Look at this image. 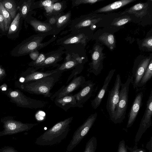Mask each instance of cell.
Segmentation results:
<instances>
[{"mask_svg": "<svg viewBox=\"0 0 152 152\" xmlns=\"http://www.w3.org/2000/svg\"><path fill=\"white\" fill-rule=\"evenodd\" d=\"M152 89L146 102V109L140 124L139 127L134 139L135 145L141 138L146 130L152 125Z\"/></svg>", "mask_w": 152, "mask_h": 152, "instance_id": "9c48e42d", "label": "cell"}, {"mask_svg": "<svg viewBox=\"0 0 152 152\" xmlns=\"http://www.w3.org/2000/svg\"><path fill=\"white\" fill-rule=\"evenodd\" d=\"M2 1L4 8L10 14L12 20L17 14L18 10L15 2L13 0H3Z\"/></svg>", "mask_w": 152, "mask_h": 152, "instance_id": "484cf974", "label": "cell"}, {"mask_svg": "<svg viewBox=\"0 0 152 152\" xmlns=\"http://www.w3.org/2000/svg\"><path fill=\"white\" fill-rule=\"evenodd\" d=\"M0 29L3 32H5L4 20L3 16L0 12Z\"/></svg>", "mask_w": 152, "mask_h": 152, "instance_id": "60d3db41", "label": "cell"}, {"mask_svg": "<svg viewBox=\"0 0 152 152\" xmlns=\"http://www.w3.org/2000/svg\"><path fill=\"white\" fill-rule=\"evenodd\" d=\"M133 77L129 76L126 81L121 84L119 93V99L113 122L115 124L121 123L125 118L128 101L130 84Z\"/></svg>", "mask_w": 152, "mask_h": 152, "instance_id": "277c9868", "label": "cell"}, {"mask_svg": "<svg viewBox=\"0 0 152 152\" xmlns=\"http://www.w3.org/2000/svg\"><path fill=\"white\" fill-rule=\"evenodd\" d=\"M122 83L121 77L117 74L113 88L109 92L106 104V109L110 120L113 122L119 99V93Z\"/></svg>", "mask_w": 152, "mask_h": 152, "instance_id": "ba28073f", "label": "cell"}, {"mask_svg": "<svg viewBox=\"0 0 152 152\" xmlns=\"http://www.w3.org/2000/svg\"><path fill=\"white\" fill-rule=\"evenodd\" d=\"M1 36V34H0V37Z\"/></svg>", "mask_w": 152, "mask_h": 152, "instance_id": "7dc6e473", "label": "cell"}, {"mask_svg": "<svg viewBox=\"0 0 152 152\" xmlns=\"http://www.w3.org/2000/svg\"><path fill=\"white\" fill-rule=\"evenodd\" d=\"M104 58L102 48L99 45L96 46L92 54L91 62L89 64V72L95 75H98L103 68L102 61Z\"/></svg>", "mask_w": 152, "mask_h": 152, "instance_id": "7c38bea8", "label": "cell"}, {"mask_svg": "<svg viewBox=\"0 0 152 152\" xmlns=\"http://www.w3.org/2000/svg\"><path fill=\"white\" fill-rule=\"evenodd\" d=\"M151 58L150 56L142 60L133 68L132 77L134 78V80L132 83L134 89L137 88V84L145 72Z\"/></svg>", "mask_w": 152, "mask_h": 152, "instance_id": "9a60e30c", "label": "cell"}, {"mask_svg": "<svg viewBox=\"0 0 152 152\" xmlns=\"http://www.w3.org/2000/svg\"><path fill=\"white\" fill-rule=\"evenodd\" d=\"M97 145V140L94 136L92 137L87 143L83 152H95Z\"/></svg>", "mask_w": 152, "mask_h": 152, "instance_id": "1f68e13d", "label": "cell"}, {"mask_svg": "<svg viewBox=\"0 0 152 152\" xmlns=\"http://www.w3.org/2000/svg\"><path fill=\"white\" fill-rule=\"evenodd\" d=\"M142 46L145 47L151 51L152 50V37L151 36L145 39L142 42Z\"/></svg>", "mask_w": 152, "mask_h": 152, "instance_id": "8d00e7d4", "label": "cell"}, {"mask_svg": "<svg viewBox=\"0 0 152 152\" xmlns=\"http://www.w3.org/2000/svg\"><path fill=\"white\" fill-rule=\"evenodd\" d=\"M124 140L121 141L119 143L117 152H127Z\"/></svg>", "mask_w": 152, "mask_h": 152, "instance_id": "74e56055", "label": "cell"}, {"mask_svg": "<svg viewBox=\"0 0 152 152\" xmlns=\"http://www.w3.org/2000/svg\"><path fill=\"white\" fill-rule=\"evenodd\" d=\"M45 16L47 18V20L44 22L49 24L53 27L54 30V28L57 22L58 15H45Z\"/></svg>", "mask_w": 152, "mask_h": 152, "instance_id": "d590c367", "label": "cell"}, {"mask_svg": "<svg viewBox=\"0 0 152 152\" xmlns=\"http://www.w3.org/2000/svg\"><path fill=\"white\" fill-rule=\"evenodd\" d=\"M5 74L4 70L2 68L0 67V77H1L3 76Z\"/></svg>", "mask_w": 152, "mask_h": 152, "instance_id": "7bdbcfd3", "label": "cell"}, {"mask_svg": "<svg viewBox=\"0 0 152 152\" xmlns=\"http://www.w3.org/2000/svg\"><path fill=\"white\" fill-rule=\"evenodd\" d=\"M71 10L65 13L63 12L58 15L57 22L54 28V34L55 36L64 29L72 21Z\"/></svg>", "mask_w": 152, "mask_h": 152, "instance_id": "d6986e66", "label": "cell"}, {"mask_svg": "<svg viewBox=\"0 0 152 152\" xmlns=\"http://www.w3.org/2000/svg\"><path fill=\"white\" fill-rule=\"evenodd\" d=\"M66 7V1H59L53 4V9L52 13L50 15H58L61 13Z\"/></svg>", "mask_w": 152, "mask_h": 152, "instance_id": "f546056e", "label": "cell"}, {"mask_svg": "<svg viewBox=\"0 0 152 152\" xmlns=\"http://www.w3.org/2000/svg\"><path fill=\"white\" fill-rule=\"evenodd\" d=\"M143 93L140 92L136 95L128 115L126 128L131 126L134 122L142 105Z\"/></svg>", "mask_w": 152, "mask_h": 152, "instance_id": "2e32d148", "label": "cell"}, {"mask_svg": "<svg viewBox=\"0 0 152 152\" xmlns=\"http://www.w3.org/2000/svg\"><path fill=\"white\" fill-rule=\"evenodd\" d=\"M55 104L66 112L71 107H78L76 100L73 95H69L61 98L55 99Z\"/></svg>", "mask_w": 152, "mask_h": 152, "instance_id": "ffe728a7", "label": "cell"}, {"mask_svg": "<svg viewBox=\"0 0 152 152\" xmlns=\"http://www.w3.org/2000/svg\"><path fill=\"white\" fill-rule=\"evenodd\" d=\"M56 69L48 70L45 71H37L33 67L31 70L30 73L25 77V82L36 80L45 77L49 76L57 72Z\"/></svg>", "mask_w": 152, "mask_h": 152, "instance_id": "44dd1931", "label": "cell"}, {"mask_svg": "<svg viewBox=\"0 0 152 152\" xmlns=\"http://www.w3.org/2000/svg\"><path fill=\"white\" fill-rule=\"evenodd\" d=\"M40 53L38 50H35L31 52L29 54V56L31 58L33 61H35L39 56Z\"/></svg>", "mask_w": 152, "mask_h": 152, "instance_id": "ab89813d", "label": "cell"}, {"mask_svg": "<svg viewBox=\"0 0 152 152\" xmlns=\"http://www.w3.org/2000/svg\"><path fill=\"white\" fill-rule=\"evenodd\" d=\"M146 148L149 150L148 152H152V136L146 145Z\"/></svg>", "mask_w": 152, "mask_h": 152, "instance_id": "b9f144b4", "label": "cell"}, {"mask_svg": "<svg viewBox=\"0 0 152 152\" xmlns=\"http://www.w3.org/2000/svg\"><path fill=\"white\" fill-rule=\"evenodd\" d=\"M88 37L84 32V28L71 33L57 39V44L61 45L66 50L80 48L85 46Z\"/></svg>", "mask_w": 152, "mask_h": 152, "instance_id": "5b68a950", "label": "cell"}, {"mask_svg": "<svg viewBox=\"0 0 152 152\" xmlns=\"http://www.w3.org/2000/svg\"><path fill=\"white\" fill-rule=\"evenodd\" d=\"M45 54L42 53H41L37 58L35 61H33L30 63L28 65L34 68L42 63L45 60Z\"/></svg>", "mask_w": 152, "mask_h": 152, "instance_id": "d6a6232c", "label": "cell"}, {"mask_svg": "<svg viewBox=\"0 0 152 152\" xmlns=\"http://www.w3.org/2000/svg\"><path fill=\"white\" fill-rule=\"evenodd\" d=\"M77 74L75 75L73 78L66 86H63L57 91L56 92L50 97V99L53 100L55 98L57 99L63 96L69 95L79 88L85 83V77L83 76H77Z\"/></svg>", "mask_w": 152, "mask_h": 152, "instance_id": "30bf717a", "label": "cell"}, {"mask_svg": "<svg viewBox=\"0 0 152 152\" xmlns=\"http://www.w3.org/2000/svg\"><path fill=\"white\" fill-rule=\"evenodd\" d=\"M135 1V0H122L116 1L98 9L95 12H106L112 11L124 6Z\"/></svg>", "mask_w": 152, "mask_h": 152, "instance_id": "cb8c5ba5", "label": "cell"}, {"mask_svg": "<svg viewBox=\"0 0 152 152\" xmlns=\"http://www.w3.org/2000/svg\"><path fill=\"white\" fill-rule=\"evenodd\" d=\"M2 152H16L14 150L11 148H8L4 150Z\"/></svg>", "mask_w": 152, "mask_h": 152, "instance_id": "ee69618b", "label": "cell"}, {"mask_svg": "<svg viewBox=\"0 0 152 152\" xmlns=\"http://www.w3.org/2000/svg\"><path fill=\"white\" fill-rule=\"evenodd\" d=\"M21 19L19 12L17 14L10 25L7 36L8 38H12L14 37L15 34L19 32Z\"/></svg>", "mask_w": 152, "mask_h": 152, "instance_id": "7402d4cb", "label": "cell"}, {"mask_svg": "<svg viewBox=\"0 0 152 152\" xmlns=\"http://www.w3.org/2000/svg\"><path fill=\"white\" fill-rule=\"evenodd\" d=\"M101 0H73L72 5L73 7H76L82 4H93Z\"/></svg>", "mask_w": 152, "mask_h": 152, "instance_id": "836d02e7", "label": "cell"}, {"mask_svg": "<svg viewBox=\"0 0 152 152\" xmlns=\"http://www.w3.org/2000/svg\"><path fill=\"white\" fill-rule=\"evenodd\" d=\"M1 89L2 91H5L7 89V88L5 87H3Z\"/></svg>", "mask_w": 152, "mask_h": 152, "instance_id": "bcb514c9", "label": "cell"}, {"mask_svg": "<svg viewBox=\"0 0 152 152\" xmlns=\"http://www.w3.org/2000/svg\"><path fill=\"white\" fill-rule=\"evenodd\" d=\"M95 85V83L91 80L86 81L81 86V90L73 95L77 103L78 107H83V104L91 97Z\"/></svg>", "mask_w": 152, "mask_h": 152, "instance_id": "4fadbf2b", "label": "cell"}, {"mask_svg": "<svg viewBox=\"0 0 152 152\" xmlns=\"http://www.w3.org/2000/svg\"><path fill=\"white\" fill-rule=\"evenodd\" d=\"M73 118L72 116L58 122L38 137L35 143L39 145L47 146L61 142L66 137Z\"/></svg>", "mask_w": 152, "mask_h": 152, "instance_id": "6da1fadb", "label": "cell"}, {"mask_svg": "<svg viewBox=\"0 0 152 152\" xmlns=\"http://www.w3.org/2000/svg\"><path fill=\"white\" fill-rule=\"evenodd\" d=\"M26 19H28L27 22L38 33H46L52 31L53 32L54 34V30L49 24L38 20L32 16H30L29 14Z\"/></svg>", "mask_w": 152, "mask_h": 152, "instance_id": "ac0fdd59", "label": "cell"}, {"mask_svg": "<svg viewBox=\"0 0 152 152\" xmlns=\"http://www.w3.org/2000/svg\"><path fill=\"white\" fill-rule=\"evenodd\" d=\"M37 124H25L12 120L6 122L4 125V130L3 135L13 134L27 131L30 129Z\"/></svg>", "mask_w": 152, "mask_h": 152, "instance_id": "5bb4252c", "label": "cell"}, {"mask_svg": "<svg viewBox=\"0 0 152 152\" xmlns=\"http://www.w3.org/2000/svg\"><path fill=\"white\" fill-rule=\"evenodd\" d=\"M64 48L61 46L58 49L45 54L46 58L45 60L39 65L34 68L37 70L41 69L43 70L45 68L53 66H58L59 64L57 62L63 59L62 56L65 53Z\"/></svg>", "mask_w": 152, "mask_h": 152, "instance_id": "8fae6325", "label": "cell"}, {"mask_svg": "<svg viewBox=\"0 0 152 152\" xmlns=\"http://www.w3.org/2000/svg\"><path fill=\"white\" fill-rule=\"evenodd\" d=\"M118 19L113 24V25L117 26H121L131 20L129 16H127Z\"/></svg>", "mask_w": 152, "mask_h": 152, "instance_id": "e575fe53", "label": "cell"}, {"mask_svg": "<svg viewBox=\"0 0 152 152\" xmlns=\"http://www.w3.org/2000/svg\"><path fill=\"white\" fill-rule=\"evenodd\" d=\"M115 70H111L110 71L105 78L103 85L96 96L91 102L92 107L96 109L100 105L102 100L107 91L109 84L113 75Z\"/></svg>", "mask_w": 152, "mask_h": 152, "instance_id": "e0dca14e", "label": "cell"}, {"mask_svg": "<svg viewBox=\"0 0 152 152\" xmlns=\"http://www.w3.org/2000/svg\"><path fill=\"white\" fill-rule=\"evenodd\" d=\"M50 35H54L53 32L39 33L31 36L14 48L11 51V55L18 57L28 55L35 50H39L56 39L57 37L54 36L47 42L42 43L46 36Z\"/></svg>", "mask_w": 152, "mask_h": 152, "instance_id": "7a4b0ae2", "label": "cell"}, {"mask_svg": "<svg viewBox=\"0 0 152 152\" xmlns=\"http://www.w3.org/2000/svg\"><path fill=\"white\" fill-rule=\"evenodd\" d=\"M148 7V4L147 3H138L126 10L122 14L126 13L133 14L139 17L146 14Z\"/></svg>", "mask_w": 152, "mask_h": 152, "instance_id": "603a6c76", "label": "cell"}, {"mask_svg": "<svg viewBox=\"0 0 152 152\" xmlns=\"http://www.w3.org/2000/svg\"><path fill=\"white\" fill-rule=\"evenodd\" d=\"M34 2V0H26L23 1L19 9L22 19H26L30 12L32 11L31 8Z\"/></svg>", "mask_w": 152, "mask_h": 152, "instance_id": "d4e9b609", "label": "cell"}, {"mask_svg": "<svg viewBox=\"0 0 152 152\" xmlns=\"http://www.w3.org/2000/svg\"><path fill=\"white\" fill-rule=\"evenodd\" d=\"M96 113L90 115L83 124L75 131L69 143L66 148V152H69L78 144L88 133L96 121Z\"/></svg>", "mask_w": 152, "mask_h": 152, "instance_id": "8992f818", "label": "cell"}, {"mask_svg": "<svg viewBox=\"0 0 152 152\" xmlns=\"http://www.w3.org/2000/svg\"><path fill=\"white\" fill-rule=\"evenodd\" d=\"M67 51L71 54L72 58L68 61H64L61 64H59L55 69L57 71L62 74L64 72L75 69L69 77L66 83L75 75H77L81 72L83 69L82 64L83 63L84 59V57L81 56L80 54L77 53Z\"/></svg>", "mask_w": 152, "mask_h": 152, "instance_id": "52a82bcc", "label": "cell"}, {"mask_svg": "<svg viewBox=\"0 0 152 152\" xmlns=\"http://www.w3.org/2000/svg\"><path fill=\"white\" fill-rule=\"evenodd\" d=\"M99 39L110 50H112L114 48L115 39L114 35L112 34L104 33L99 37Z\"/></svg>", "mask_w": 152, "mask_h": 152, "instance_id": "4316f807", "label": "cell"}, {"mask_svg": "<svg viewBox=\"0 0 152 152\" xmlns=\"http://www.w3.org/2000/svg\"><path fill=\"white\" fill-rule=\"evenodd\" d=\"M127 150L130 152H146V150L143 148H138L137 145H135L133 148L129 147L127 145H126Z\"/></svg>", "mask_w": 152, "mask_h": 152, "instance_id": "f35d334b", "label": "cell"}, {"mask_svg": "<svg viewBox=\"0 0 152 152\" xmlns=\"http://www.w3.org/2000/svg\"><path fill=\"white\" fill-rule=\"evenodd\" d=\"M152 76V60L151 59L148 67L140 81L137 84V87L145 85Z\"/></svg>", "mask_w": 152, "mask_h": 152, "instance_id": "83f0119b", "label": "cell"}, {"mask_svg": "<svg viewBox=\"0 0 152 152\" xmlns=\"http://www.w3.org/2000/svg\"><path fill=\"white\" fill-rule=\"evenodd\" d=\"M0 12L4 20L5 32H7L12 20L10 14L4 8L1 0H0Z\"/></svg>", "mask_w": 152, "mask_h": 152, "instance_id": "f1b7e54d", "label": "cell"}, {"mask_svg": "<svg viewBox=\"0 0 152 152\" xmlns=\"http://www.w3.org/2000/svg\"><path fill=\"white\" fill-rule=\"evenodd\" d=\"M60 0H41L36 2H34L33 3L32 8V10L34 9L42 8H45L47 7L50 6L52 4L54 3L59 1Z\"/></svg>", "mask_w": 152, "mask_h": 152, "instance_id": "4dcf8cb0", "label": "cell"}, {"mask_svg": "<svg viewBox=\"0 0 152 152\" xmlns=\"http://www.w3.org/2000/svg\"><path fill=\"white\" fill-rule=\"evenodd\" d=\"M61 75V73L57 72L49 76L27 82L23 86L24 88L30 93L50 97L52 94L50 91L58 81Z\"/></svg>", "mask_w": 152, "mask_h": 152, "instance_id": "3957f363", "label": "cell"}, {"mask_svg": "<svg viewBox=\"0 0 152 152\" xmlns=\"http://www.w3.org/2000/svg\"><path fill=\"white\" fill-rule=\"evenodd\" d=\"M21 82L23 83L24 82L25 79L23 77H21L20 78L19 80Z\"/></svg>", "mask_w": 152, "mask_h": 152, "instance_id": "f6af8a7d", "label": "cell"}]
</instances>
